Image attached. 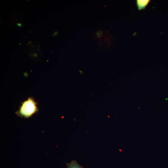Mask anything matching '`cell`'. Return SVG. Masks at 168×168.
<instances>
[{
	"mask_svg": "<svg viewBox=\"0 0 168 168\" xmlns=\"http://www.w3.org/2000/svg\"><path fill=\"white\" fill-rule=\"evenodd\" d=\"M38 110L36 102L31 98L23 102L17 114L21 117L28 118L36 112Z\"/></svg>",
	"mask_w": 168,
	"mask_h": 168,
	"instance_id": "obj_1",
	"label": "cell"
},
{
	"mask_svg": "<svg viewBox=\"0 0 168 168\" xmlns=\"http://www.w3.org/2000/svg\"><path fill=\"white\" fill-rule=\"evenodd\" d=\"M150 2V0H137L136 1V5L138 10H141L145 9L146 7Z\"/></svg>",
	"mask_w": 168,
	"mask_h": 168,
	"instance_id": "obj_2",
	"label": "cell"
},
{
	"mask_svg": "<svg viewBox=\"0 0 168 168\" xmlns=\"http://www.w3.org/2000/svg\"><path fill=\"white\" fill-rule=\"evenodd\" d=\"M68 168H83L80 166L76 161H72L68 165Z\"/></svg>",
	"mask_w": 168,
	"mask_h": 168,
	"instance_id": "obj_3",
	"label": "cell"
},
{
	"mask_svg": "<svg viewBox=\"0 0 168 168\" xmlns=\"http://www.w3.org/2000/svg\"><path fill=\"white\" fill-rule=\"evenodd\" d=\"M58 34V31H56L53 34V36H54Z\"/></svg>",
	"mask_w": 168,
	"mask_h": 168,
	"instance_id": "obj_4",
	"label": "cell"
},
{
	"mask_svg": "<svg viewBox=\"0 0 168 168\" xmlns=\"http://www.w3.org/2000/svg\"><path fill=\"white\" fill-rule=\"evenodd\" d=\"M17 24L18 26L20 27L21 26V23H17Z\"/></svg>",
	"mask_w": 168,
	"mask_h": 168,
	"instance_id": "obj_5",
	"label": "cell"
}]
</instances>
